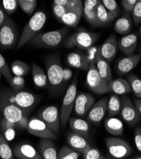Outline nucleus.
Instances as JSON below:
<instances>
[{"label":"nucleus","mask_w":141,"mask_h":159,"mask_svg":"<svg viewBox=\"0 0 141 159\" xmlns=\"http://www.w3.org/2000/svg\"><path fill=\"white\" fill-rule=\"evenodd\" d=\"M69 31V27H66L58 30L38 33L27 43L38 48H53L59 46L63 42Z\"/></svg>","instance_id":"obj_1"},{"label":"nucleus","mask_w":141,"mask_h":159,"mask_svg":"<svg viewBox=\"0 0 141 159\" xmlns=\"http://www.w3.org/2000/svg\"><path fill=\"white\" fill-rule=\"evenodd\" d=\"M38 98L36 95L27 91L5 90L0 93V102L13 104L26 110L33 108Z\"/></svg>","instance_id":"obj_2"},{"label":"nucleus","mask_w":141,"mask_h":159,"mask_svg":"<svg viewBox=\"0 0 141 159\" xmlns=\"http://www.w3.org/2000/svg\"><path fill=\"white\" fill-rule=\"evenodd\" d=\"M46 21V15L43 11H39L35 13L24 27L16 46V50H20L38 34L41 30Z\"/></svg>","instance_id":"obj_3"},{"label":"nucleus","mask_w":141,"mask_h":159,"mask_svg":"<svg viewBox=\"0 0 141 159\" xmlns=\"http://www.w3.org/2000/svg\"><path fill=\"white\" fill-rule=\"evenodd\" d=\"M77 84L78 77L75 76L71 84L69 86L66 93L64 95L63 101H62L60 112V128L62 130L66 128L74 108L77 95Z\"/></svg>","instance_id":"obj_4"},{"label":"nucleus","mask_w":141,"mask_h":159,"mask_svg":"<svg viewBox=\"0 0 141 159\" xmlns=\"http://www.w3.org/2000/svg\"><path fill=\"white\" fill-rule=\"evenodd\" d=\"M46 75L52 91H55L62 84L63 68L58 55L50 56L46 60Z\"/></svg>","instance_id":"obj_5"},{"label":"nucleus","mask_w":141,"mask_h":159,"mask_svg":"<svg viewBox=\"0 0 141 159\" xmlns=\"http://www.w3.org/2000/svg\"><path fill=\"white\" fill-rule=\"evenodd\" d=\"M99 38L98 33L81 30L70 35L64 41V45L67 48L78 47L82 50H89Z\"/></svg>","instance_id":"obj_6"},{"label":"nucleus","mask_w":141,"mask_h":159,"mask_svg":"<svg viewBox=\"0 0 141 159\" xmlns=\"http://www.w3.org/2000/svg\"><path fill=\"white\" fill-rule=\"evenodd\" d=\"M87 71L86 83L89 89L97 94H104L110 92L107 83L101 76L95 63L92 60Z\"/></svg>","instance_id":"obj_7"},{"label":"nucleus","mask_w":141,"mask_h":159,"mask_svg":"<svg viewBox=\"0 0 141 159\" xmlns=\"http://www.w3.org/2000/svg\"><path fill=\"white\" fill-rule=\"evenodd\" d=\"M17 31L14 22L9 17L5 24L0 28V49L10 50L17 44Z\"/></svg>","instance_id":"obj_8"},{"label":"nucleus","mask_w":141,"mask_h":159,"mask_svg":"<svg viewBox=\"0 0 141 159\" xmlns=\"http://www.w3.org/2000/svg\"><path fill=\"white\" fill-rule=\"evenodd\" d=\"M109 154L114 158L121 159L129 157L132 149L128 143L116 137H108L105 139Z\"/></svg>","instance_id":"obj_9"},{"label":"nucleus","mask_w":141,"mask_h":159,"mask_svg":"<svg viewBox=\"0 0 141 159\" xmlns=\"http://www.w3.org/2000/svg\"><path fill=\"white\" fill-rule=\"evenodd\" d=\"M27 131L33 136L40 138L57 140V136L39 117H33L29 120Z\"/></svg>","instance_id":"obj_10"},{"label":"nucleus","mask_w":141,"mask_h":159,"mask_svg":"<svg viewBox=\"0 0 141 159\" xmlns=\"http://www.w3.org/2000/svg\"><path fill=\"white\" fill-rule=\"evenodd\" d=\"M38 117L41 119L57 136L59 134L60 120L57 107L49 106L43 108L38 113Z\"/></svg>","instance_id":"obj_11"},{"label":"nucleus","mask_w":141,"mask_h":159,"mask_svg":"<svg viewBox=\"0 0 141 159\" xmlns=\"http://www.w3.org/2000/svg\"><path fill=\"white\" fill-rule=\"evenodd\" d=\"M121 100V108L120 112L122 119L130 127L137 125L140 122L141 117L134 103L127 96H123Z\"/></svg>","instance_id":"obj_12"},{"label":"nucleus","mask_w":141,"mask_h":159,"mask_svg":"<svg viewBox=\"0 0 141 159\" xmlns=\"http://www.w3.org/2000/svg\"><path fill=\"white\" fill-rule=\"evenodd\" d=\"M95 102V98L89 93L82 92L77 94L73 108L75 115L79 117L86 116Z\"/></svg>","instance_id":"obj_13"},{"label":"nucleus","mask_w":141,"mask_h":159,"mask_svg":"<svg viewBox=\"0 0 141 159\" xmlns=\"http://www.w3.org/2000/svg\"><path fill=\"white\" fill-rule=\"evenodd\" d=\"M108 98H103L95 102L87 115V120L94 125H98L102 121L107 112Z\"/></svg>","instance_id":"obj_14"},{"label":"nucleus","mask_w":141,"mask_h":159,"mask_svg":"<svg viewBox=\"0 0 141 159\" xmlns=\"http://www.w3.org/2000/svg\"><path fill=\"white\" fill-rule=\"evenodd\" d=\"M92 52H93L92 53H90L92 57H89V58L93 61L99 74L104 79L105 81L108 83L112 80L113 78L112 72L111 67L109 66V63L101 56L98 50V47Z\"/></svg>","instance_id":"obj_15"},{"label":"nucleus","mask_w":141,"mask_h":159,"mask_svg":"<svg viewBox=\"0 0 141 159\" xmlns=\"http://www.w3.org/2000/svg\"><path fill=\"white\" fill-rule=\"evenodd\" d=\"M0 111L4 118L17 124L24 116L28 114L29 110L20 108L13 104L0 102Z\"/></svg>","instance_id":"obj_16"},{"label":"nucleus","mask_w":141,"mask_h":159,"mask_svg":"<svg viewBox=\"0 0 141 159\" xmlns=\"http://www.w3.org/2000/svg\"><path fill=\"white\" fill-rule=\"evenodd\" d=\"M118 49V41L115 34L109 36L105 40L102 46L98 47L99 54L109 63H110L115 58Z\"/></svg>","instance_id":"obj_17"},{"label":"nucleus","mask_w":141,"mask_h":159,"mask_svg":"<svg viewBox=\"0 0 141 159\" xmlns=\"http://www.w3.org/2000/svg\"><path fill=\"white\" fill-rule=\"evenodd\" d=\"M141 60V54L132 55L120 59L116 65L118 75H124L132 71L139 64Z\"/></svg>","instance_id":"obj_18"},{"label":"nucleus","mask_w":141,"mask_h":159,"mask_svg":"<svg viewBox=\"0 0 141 159\" xmlns=\"http://www.w3.org/2000/svg\"><path fill=\"white\" fill-rule=\"evenodd\" d=\"M138 39L139 35L137 33L125 35L118 42L120 51L126 56L133 55L137 48Z\"/></svg>","instance_id":"obj_19"},{"label":"nucleus","mask_w":141,"mask_h":159,"mask_svg":"<svg viewBox=\"0 0 141 159\" xmlns=\"http://www.w3.org/2000/svg\"><path fill=\"white\" fill-rule=\"evenodd\" d=\"M66 62L70 67L86 71L89 69L91 60L82 53L72 52L68 55Z\"/></svg>","instance_id":"obj_20"},{"label":"nucleus","mask_w":141,"mask_h":159,"mask_svg":"<svg viewBox=\"0 0 141 159\" xmlns=\"http://www.w3.org/2000/svg\"><path fill=\"white\" fill-rule=\"evenodd\" d=\"M14 157L19 159H42L40 153L32 145L21 143L12 149Z\"/></svg>","instance_id":"obj_21"},{"label":"nucleus","mask_w":141,"mask_h":159,"mask_svg":"<svg viewBox=\"0 0 141 159\" xmlns=\"http://www.w3.org/2000/svg\"><path fill=\"white\" fill-rule=\"evenodd\" d=\"M83 15V5L78 6L68 10L61 18L60 22L69 27H76L79 24Z\"/></svg>","instance_id":"obj_22"},{"label":"nucleus","mask_w":141,"mask_h":159,"mask_svg":"<svg viewBox=\"0 0 141 159\" xmlns=\"http://www.w3.org/2000/svg\"><path fill=\"white\" fill-rule=\"evenodd\" d=\"M66 139L69 147L80 153H82L90 147L85 138L73 131L68 133Z\"/></svg>","instance_id":"obj_23"},{"label":"nucleus","mask_w":141,"mask_h":159,"mask_svg":"<svg viewBox=\"0 0 141 159\" xmlns=\"http://www.w3.org/2000/svg\"><path fill=\"white\" fill-rule=\"evenodd\" d=\"M39 153L43 159H57V148L50 139L41 138L38 144Z\"/></svg>","instance_id":"obj_24"},{"label":"nucleus","mask_w":141,"mask_h":159,"mask_svg":"<svg viewBox=\"0 0 141 159\" xmlns=\"http://www.w3.org/2000/svg\"><path fill=\"white\" fill-rule=\"evenodd\" d=\"M69 125L73 131L79 134L84 138H88L90 133V125L87 121L82 119L81 118L70 117Z\"/></svg>","instance_id":"obj_25"},{"label":"nucleus","mask_w":141,"mask_h":159,"mask_svg":"<svg viewBox=\"0 0 141 159\" xmlns=\"http://www.w3.org/2000/svg\"><path fill=\"white\" fill-rule=\"evenodd\" d=\"M110 92L118 95H123L131 92L130 86L128 81L122 78H117L107 83Z\"/></svg>","instance_id":"obj_26"},{"label":"nucleus","mask_w":141,"mask_h":159,"mask_svg":"<svg viewBox=\"0 0 141 159\" xmlns=\"http://www.w3.org/2000/svg\"><path fill=\"white\" fill-rule=\"evenodd\" d=\"M133 27V21L129 14H125L118 19L115 24L114 29L117 33L121 35L129 34Z\"/></svg>","instance_id":"obj_27"},{"label":"nucleus","mask_w":141,"mask_h":159,"mask_svg":"<svg viewBox=\"0 0 141 159\" xmlns=\"http://www.w3.org/2000/svg\"><path fill=\"white\" fill-rule=\"evenodd\" d=\"M32 76L34 84L38 88H46L48 87L49 81L45 72L35 63H32Z\"/></svg>","instance_id":"obj_28"},{"label":"nucleus","mask_w":141,"mask_h":159,"mask_svg":"<svg viewBox=\"0 0 141 159\" xmlns=\"http://www.w3.org/2000/svg\"><path fill=\"white\" fill-rule=\"evenodd\" d=\"M106 130L113 136H121L123 133L124 126L123 122L118 119L109 117L104 120Z\"/></svg>","instance_id":"obj_29"},{"label":"nucleus","mask_w":141,"mask_h":159,"mask_svg":"<svg viewBox=\"0 0 141 159\" xmlns=\"http://www.w3.org/2000/svg\"><path fill=\"white\" fill-rule=\"evenodd\" d=\"M16 128V123L12 122L4 117L0 121V132L8 141L13 140L15 137Z\"/></svg>","instance_id":"obj_30"},{"label":"nucleus","mask_w":141,"mask_h":159,"mask_svg":"<svg viewBox=\"0 0 141 159\" xmlns=\"http://www.w3.org/2000/svg\"><path fill=\"white\" fill-rule=\"evenodd\" d=\"M96 15L101 27L109 24L116 19L115 16L105 8L101 2L96 8Z\"/></svg>","instance_id":"obj_31"},{"label":"nucleus","mask_w":141,"mask_h":159,"mask_svg":"<svg viewBox=\"0 0 141 159\" xmlns=\"http://www.w3.org/2000/svg\"><path fill=\"white\" fill-rule=\"evenodd\" d=\"M121 100L118 94L111 95L108 100L107 112L109 117H114L118 115L121 111Z\"/></svg>","instance_id":"obj_32"},{"label":"nucleus","mask_w":141,"mask_h":159,"mask_svg":"<svg viewBox=\"0 0 141 159\" xmlns=\"http://www.w3.org/2000/svg\"><path fill=\"white\" fill-rule=\"evenodd\" d=\"M10 70L15 75L24 76L29 71V66L24 61L15 60L10 66Z\"/></svg>","instance_id":"obj_33"},{"label":"nucleus","mask_w":141,"mask_h":159,"mask_svg":"<svg viewBox=\"0 0 141 159\" xmlns=\"http://www.w3.org/2000/svg\"><path fill=\"white\" fill-rule=\"evenodd\" d=\"M0 157L2 159H13V150L8 143V141L0 132Z\"/></svg>","instance_id":"obj_34"},{"label":"nucleus","mask_w":141,"mask_h":159,"mask_svg":"<svg viewBox=\"0 0 141 159\" xmlns=\"http://www.w3.org/2000/svg\"><path fill=\"white\" fill-rule=\"evenodd\" d=\"M127 81L130 86L131 91L137 98L141 99V80L136 75L130 74L127 76Z\"/></svg>","instance_id":"obj_35"},{"label":"nucleus","mask_w":141,"mask_h":159,"mask_svg":"<svg viewBox=\"0 0 141 159\" xmlns=\"http://www.w3.org/2000/svg\"><path fill=\"white\" fill-rule=\"evenodd\" d=\"M80 155V152L74 150L69 146L64 145L57 153L59 159H78Z\"/></svg>","instance_id":"obj_36"},{"label":"nucleus","mask_w":141,"mask_h":159,"mask_svg":"<svg viewBox=\"0 0 141 159\" xmlns=\"http://www.w3.org/2000/svg\"><path fill=\"white\" fill-rule=\"evenodd\" d=\"M83 15L90 25L93 27H101L97 17L96 10H90L83 7Z\"/></svg>","instance_id":"obj_37"},{"label":"nucleus","mask_w":141,"mask_h":159,"mask_svg":"<svg viewBox=\"0 0 141 159\" xmlns=\"http://www.w3.org/2000/svg\"><path fill=\"white\" fill-rule=\"evenodd\" d=\"M83 5L82 3L79 4H74L69 5H53V13L55 15V17L58 20H60L61 18L68 10L70 9L74 8L78 6Z\"/></svg>","instance_id":"obj_38"},{"label":"nucleus","mask_w":141,"mask_h":159,"mask_svg":"<svg viewBox=\"0 0 141 159\" xmlns=\"http://www.w3.org/2000/svg\"><path fill=\"white\" fill-rule=\"evenodd\" d=\"M18 2L22 10L28 15H32L37 5L36 0H18Z\"/></svg>","instance_id":"obj_39"},{"label":"nucleus","mask_w":141,"mask_h":159,"mask_svg":"<svg viewBox=\"0 0 141 159\" xmlns=\"http://www.w3.org/2000/svg\"><path fill=\"white\" fill-rule=\"evenodd\" d=\"M0 72H1L2 75L5 77L6 80L10 83L13 77L12 71L8 67L5 59L1 53H0Z\"/></svg>","instance_id":"obj_40"},{"label":"nucleus","mask_w":141,"mask_h":159,"mask_svg":"<svg viewBox=\"0 0 141 159\" xmlns=\"http://www.w3.org/2000/svg\"><path fill=\"white\" fill-rule=\"evenodd\" d=\"M84 159H106V157L96 148L91 147L82 153Z\"/></svg>","instance_id":"obj_41"},{"label":"nucleus","mask_w":141,"mask_h":159,"mask_svg":"<svg viewBox=\"0 0 141 159\" xmlns=\"http://www.w3.org/2000/svg\"><path fill=\"white\" fill-rule=\"evenodd\" d=\"M105 8L116 18L120 14V7L116 0H101Z\"/></svg>","instance_id":"obj_42"},{"label":"nucleus","mask_w":141,"mask_h":159,"mask_svg":"<svg viewBox=\"0 0 141 159\" xmlns=\"http://www.w3.org/2000/svg\"><path fill=\"white\" fill-rule=\"evenodd\" d=\"M3 8L8 15H12L17 10L18 0H2Z\"/></svg>","instance_id":"obj_43"},{"label":"nucleus","mask_w":141,"mask_h":159,"mask_svg":"<svg viewBox=\"0 0 141 159\" xmlns=\"http://www.w3.org/2000/svg\"><path fill=\"white\" fill-rule=\"evenodd\" d=\"M26 81L22 76L14 75L9 83L12 89L14 91H21L24 87Z\"/></svg>","instance_id":"obj_44"},{"label":"nucleus","mask_w":141,"mask_h":159,"mask_svg":"<svg viewBox=\"0 0 141 159\" xmlns=\"http://www.w3.org/2000/svg\"><path fill=\"white\" fill-rule=\"evenodd\" d=\"M131 13L135 24L139 25L141 23V0H137Z\"/></svg>","instance_id":"obj_45"},{"label":"nucleus","mask_w":141,"mask_h":159,"mask_svg":"<svg viewBox=\"0 0 141 159\" xmlns=\"http://www.w3.org/2000/svg\"><path fill=\"white\" fill-rule=\"evenodd\" d=\"M134 139L137 148L141 153V126H137L134 131Z\"/></svg>","instance_id":"obj_46"},{"label":"nucleus","mask_w":141,"mask_h":159,"mask_svg":"<svg viewBox=\"0 0 141 159\" xmlns=\"http://www.w3.org/2000/svg\"><path fill=\"white\" fill-rule=\"evenodd\" d=\"M137 0H121L123 8L127 12H132Z\"/></svg>","instance_id":"obj_47"},{"label":"nucleus","mask_w":141,"mask_h":159,"mask_svg":"<svg viewBox=\"0 0 141 159\" xmlns=\"http://www.w3.org/2000/svg\"><path fill=\"white\" fill-rule=\"evenodd\" d=\"M101 2V0H85L83 7L90 10H96Z\"/></svg>","instance_id":"obj_48"},{"label":"nucleus","mask_w":141,"mask_h":159,"mask_svg":"<svg viewBox=\"0 0 141 159\" xmlns=\"http://www.w3.org/2000/svg\"><path fill=\"white\" fill-rule=\"evenodd\" d=\"M82 3V0H54L53 5H69L74 4Z\"/></svg>","instance_id":"obj_49"},{"label":"nucleus","mask_w":141,"mask_h":159,"mask_svg":"<svg viewBox=\"0 0 141 159\" xmlns=\"http://www.w3.org/2000/svg\"><path fill=\"white\" fill-rule=\"evenodd\" d=\"M8 15L5 11L3 8L0 7V28H1L7 21L9 17Z\"/></svg>","instance_id":"obj_50"},{"label":"nucleus","mask_w":141,"mask_h":159,"mask_svg":"<svg viewBox=\"0 0 141 159\" xmlns=\"http://www.w3.org/2000/svg\"><path fill=\"white\" fill-rule=\"evenodd\" d=\"M29 118L28 116L26 115L24 116L16 124H17V128H19L20 129H27V127L28 125L29 122Z\"/></svg>","instance_id":"obj_51"},{"label":"nucleus","mask_w":141,"mask_h":159,"mask_svg":"<svg viewBox=\"0 0 141 159\" xmlns=\"http://www.w3.org/2000/svg\"><path fill=\"white\" fill-rule=\"evenodd\" d=\"M73 76V72L71 69L65 68L63 69V77H62V83L68 82Z\"/></svg>","instance_id":"obj_52"},{"label":"nucleus","mask_w":141,"mask_h":159,"mask_svg":"<svg viewBox=\"0 0 141 159\" xmlns=\"http://www.w3.org/2000/svg\"><path fill=\"white\" fill-rule=\"evenodd\" d=\"M134 103L138 111L139 115L141 117V99L137 98H134Z\"/></svg>","instance_id":"obj_53"},{"label":"nucleus","mask_w":141,"mask_h":159,"mask_svg":"<svg viewBox=\"0 0 141 159\" xmlns=\"http://www.w3.org/2000/svg\"><path fill=\"white\" fill-rule=\"evenodd\" d=\"M139 38L140 39H141V26L140 27V30H139Z\"/></svg>","instance_id":"obj_54"},{"label":"nucleus","mask_w":141,"mask_h":159,"mask_svg":"<svg viewBox=\"0 0 141 159\" xmlns=\"http://www.w3.org/2000/svg\"><path fill=\"white\" fill-rule=\"evenodd\" d=\"M133 158H137V159H141V156H137L134 157Z\"/></svg>","instance_id":"obj_55"},{"label":"nucleus","mask_w":141,"mask_h":159,"mask_svg":"<svg viewBox=\"0 0 141 159\" xmlns=\"http://www.w3.org/2000/svg\"><path fill=\"white\" fill-rule=\"evenodd\" d=\"M2 74L1 73V72H0V80H1V78H2Z\"/></svg>","instance_id":"obj_56"},{"label":"nucleus","mask_w":141,"mask_h":159,"mask_svg":"<svg viewBox=\"0 0 141 159\" xmlns=\"http://www.w3.org/2000/svg\"><path fill=\"white\" fill-rule=\"evenodd\" d=\"M140 51H141V46H140Z\"/></svg>","instance_id":"obj_57"}]
</instances>
